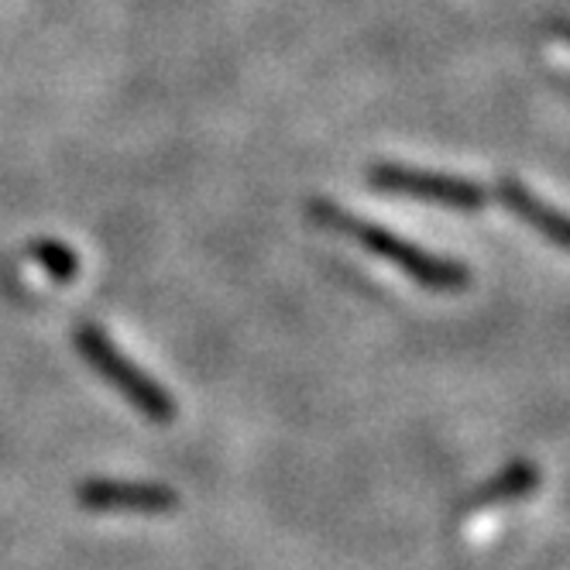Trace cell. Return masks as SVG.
I'll list each match as a JSON object with an SVG mask.
<instances>
[{
  "instance_id": "5",
  "label": "cell",
  "mask_w": 570,
  "mask_h": 570,
  "mask_svg": "<svg viewBox=\"0 0 570 570\" xmlns=\"http://www.w3.org/2000/svg\"><path fill=\"white\" fill-rule=\"evenodd\" d=\"M495 196L505 203V207H509L515 217H522L529 227H537L540 234H547V237L557 244V248H567V217H563L557 207H550L547 199H540L525 183H519V179H502L499 189H495Z\"/></svg>"
},
{
  "instance_id": "1",
  "label": "cell",
  "mask_w": 570,
  "mask_h": 570,
  "mask_svg": "<svg viewBox=\"0 0 570 570\" xmlns=\"http://www.w3.org/2000/svg\"><path fill=\"white\" fill-rule=\"evenodd\" d=\"M309 220L327 227L334 234H344V237H354L357 244L368 255H379L382 262L395 265L399 272H405L413 282H420L423 289H436V293H454V289H464L471 282V272L468 265L461 262H451V258H440L433 252H423L420 244L405 240L379 224H368L361 220L357 214H347L344 207L331 199H313L309 203Z\"/></svg>"
},
{
  "instance_id": "2",
  "label": "cell",
  "mask_w": 570,
  "mask_h": 570,
  "mask_svg": "<svg viewBox=\"0 0 570 570\" xmlns=\"http://www.w3.org/2000/svg\"><path fill=\"white\" fill-rule=\"evenodd\" d=\"M72 341H76L79 354H83V361L90 364V368L110 389H117L120 395H125L145 420L161 423V426L176 420V399L161 389L148 372H141L138 364L125 351H120L100 327L83 323V327H76Z\"/></svg>"
},
{
  "instance_id": "4",
  "label": "cell",
  "mask_w": 570,
  "mask_h": 570,
  "mask_svg": "<svg viewBox=\"0 0 570 570\" xmlns=\"http://www.w3.org/2000/svg\"><path fill=\"white\" fill-rule=\"evenodd\" d=\"M76 499L90 512H173L179 505V492L169 484L114 481V478L79 484Z\"/></svg>"
},
{
  "instance_id": "7",
  "label": "cell",
  "mask_w": 570,
  "mask_h": 570,
  "mask_svg": "<svg viewBox=\"0 0 570 570\" xmlns=\"http://www.w3.org/2000/svg\"><path fill=\"white\" fill-rule=\"evenodd\" d=\"M28 255L38 262V268H42L46 275H52L56 282H72L76 272H79V255L69 252L62 240H52V237H49V240H46V237L31 240Z\"/></svg>"
},
{
  "instance_id": "3",
  "label": "cell",
  "mask_w": 570,
  "mask_h": 570,
  "mask_svg": "<svg viewBox=\"0 0 570 570\" xmlns=\"http://www.w3.org/2000/svg\"><path fill=\"white\" fill-rule=\"evenodd\" d=\"M368 183L379 193L410 196V199L436 203V207H451V210H481L488 203V189L481 183H474V179L446 176V173H426V169H405V166H395V161L372 166Z\"/></svg>"
},
{
  "instance_id": "6",
  "label": "cell",
  "mask_w": 570,
  "mask_h": 570,
  "mask_svg": "<svg viewBox=\"0 0 570 570\" xmlns=\"http://www.w3.org/2000/svg\"><path fill=\"white\" fill-rule=\"evenodd\" d=\"M540 484V471L529 461H512L502 468V474H495L492 481H484L478 492L468 499V512L478 509H492V505H505L515 499H525L533 488Z\"/></svg>"
}]
</instances>
